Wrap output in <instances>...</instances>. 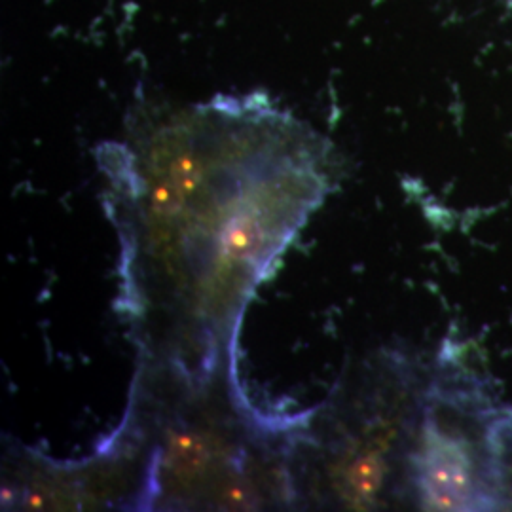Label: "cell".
Here are the masks:
<instances>
[{
    "mask_svg": "<svg viewBox=\"0 0 512 512\" xmlns=\"http://www.w3.org/2000/svg\"><path fill=\"white\" fill-rule=\"evenodd\" d=\"M408 467L427 511L512 509V404L471 370H448L425 393Z\"/></svg>",
    "mask_w": 512,
    "mask_h": 512,
    "instance_id": "6da1fadb",
    "label": "cell"
}]
</instances>
